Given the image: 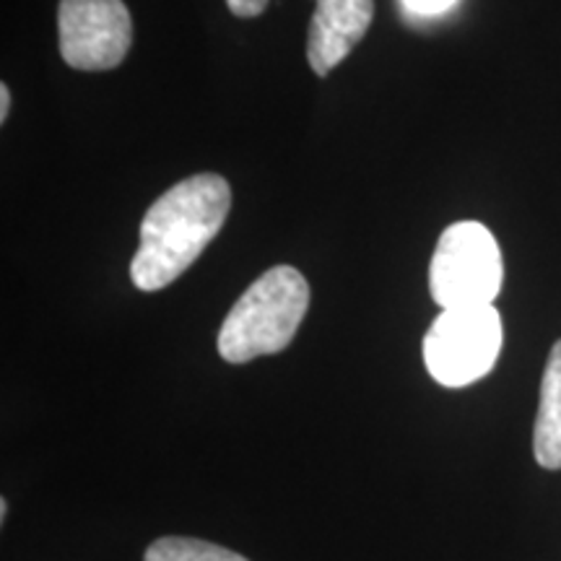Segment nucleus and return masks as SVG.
Segmentation results:
<instances>
[{
  "instance_id": "39448f33",
  "label": "nucleus",
  "mask_w": 561,
  "mask_h": 561,
  "mask_svg": "<svg viewBox=\"0 0 561 561\" xmlns=\"http://www.w3.org/2000/svg\"><path fill=\"white\" fill-rule=\"evenodd\" d=\"M60 55L76 70H112L133 45V19L123 0H60Z\"/></svg>"
},
{
  "instance_id": "423d86ee",
  "label": "nucleus",
  "mask_w": 561,
  "mask_h": 561,
  "mask_svg": "<svg viewBox=\"0 0 561 561\" xmlns=\"http://www.w3.org/2000/svg\"><path fill=\"white\" fill-rule=\"evenodd\" d=\"M375 19V0H318L307 37V60L318 76L348 58Z\"/></svg>"
},
{
  "instance_id": "9d476101",
  "label": "nucleus",
  "mask_w": 561,
  "mask_h": 561,
  "mask_svg": "<svg viewBox=\"0 0 561 561\" xmlns=\"http://www.w3.org/2000/svg\"><path fill=\"white\" fill-rule=\"evenodd\" d=\"M229 11L240 19H255L268 9V0H227Z\"/></svg>"
},
{
  "instance_id": "0eeeda50",
  "label": "nucleus",
  "mask_w": 561,
  "mask_h": 561,
  "mask_svg": "<svg viewBox=\"0 0 561 561\" xmlns=\"http://www.w3.org/2000/svg\"><path fill=\"white\" fill-rule=\"evenodd\" d=\"M533 453L538 466L561 471V341L553 343L543 369Z\"/></svg>"
},
{
  "instance_id": "9b49d317",
  "label": "nucleus",
  "mask_w": 561,
  "mask_h": 561,
  "mask_svg": "<svg viewBox=\"0 0 561 561\" xmlns=\"http://www.w3.org/2000/svg\"><path fill=\"white\" fill-rule=\"evenodd\" d=\"M9 110H11V89L3 83V87H0V123L9 121Z\"/></svg>"
},
{
  "instance_id": "f03ea898",
  "label": "nucleus",
  "mask_w": 561,
  "mask_h": 561,
  "mask_svg": "<svg viewBox=\"0 0 561 561\" xmlns=\"http://www.w3.org/2000/svg\"><path fill=\"white\" fill-rule=\"evenodd\" d=\"M310 307V284L291 265L265 271L234 301L219 331V354L229 364L284 351L297 335Z\"/></svg>"
},
{
  "instance_id": "6e6552de",
  "label": "nucleus",
  "mask_w": 561,
  "mask_h": 561,
  "mask_svg": "<svg viewBox=\"0 0 561 561\" xmlns=\"http://www.w3.org/2000/svg\"><path fill=\"white\" fill-rule=\"evenodd\" d=\"M144 561H248L224 546L198 541V538H159L149 546Z\"/></svg>"
},
{
  "instance_id": "20e7f679",
  "label": "nucleus",
  "mask_w": 561,
  "mask_h": 561,
  "mask_svg": "<svg viewBox=\"0 0 561 561\" xmlns=\"http://www.w3.org/2000/svg\"><path fill=\"white\" fill-rule=\"evenodd\" d=\"M502 318L494 307L442 310L424 335V364L445 388H466L494 369L502 351Z\"/></svg>"
},
{
  "instance_id": "7ed1b4c3",
  "label": "nucleus",
  "mask_w": 561,
  "mask_h": 561,
  "mask_svg": "<svg viewBox=\"0 0 561 561\" xmlns=\"http://www.w3.org/2000/svg\"><path fill=\"white\" fill-rule=\"evenodd\" d=\"M502 278L500 244L483 224L458 221L442 231L430 265V291L442 310L491 305Z\"/></svg>"
},
{
  "instance_id": "1a4fd4ad",
  "label": "nucleus",
  "mask_w": 561,
  "mask_h": 561,
  "mask_svg": "<svg viewBox=\"0 0 561 561\" xmlns=\"http://www.w3.org/2000/svg\"><path fill=\"white\" fill-rule=\"evenodd\" d=\"M403 5L416 16H439L453 9L455 0H403Z\"/></svg>"
},
{
  "instance_id": "f257e3e1",
  "label": "nucleus",
  "mask_w": 561,
  "mask_h": 561,
  "mask_svg": "<svg viewBox=\"0 0 561 561\" xmlns=\"http://www.w3.org/2000/svg\"><path fill=\"white\" fill-rule=\"evenodd\" d=\"M231 187L221 174L203 172L178 182L153 201L140 221L130 278L140 291L174 284L224 229Z\"/></svg>"
}]
</instances>
